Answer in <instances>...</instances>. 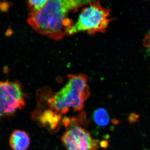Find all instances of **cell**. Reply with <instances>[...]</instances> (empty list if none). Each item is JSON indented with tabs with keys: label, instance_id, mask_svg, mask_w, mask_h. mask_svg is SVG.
<instances>
[{
	"label": "cell",
	"instance_id": "cell-1",
	"mask_svg": "<svg viewBox=\"0 0 150 150\" xmlns=\"http://www.w3.org/2000/svg\"><path fill=\"white\" fill-rule=\"evenodd\" d=\"M95 0H48L42 8L30 13L27 22L36 32L51 39L59 40L68 35L73 25L68 18L81 7Z\"/></svg>",
	"mask_w": 150,
	"mask_h": 150
},
{
	"label": "cell",
	"instance_id": "cell-2",
	"mask_svg": "<svg viewBox=\"0 0 150 150\" xmlns=\"http://www.w3.org/2000/svg\"><path fill=\"white\" fill-rule=\"evenodd\" d=\"M68 82L58 92L43 88L37 94L38 100L47 103L51 109L59 114H66L70 109L80 111L84 103L90 96L86 75H69Z\"/></svg>",
	"mask_w": 150,
	"mask_h": 150
},
{
	"label": "cell",
	"instance_id": "cell-3",
	"mask_svg": "<svg viewBox=\"0 0 150 150\" xmlns=\"http://www.w3.org/2000/svg\"><path fill=\"white\" fill-rule=\"evenodd\" d=\"M89 6L82 11L76 22L73 25L68 33V35L87 32L90 35L96 33L106 31L110 21V10L101 6L99 1L89 3Z\"/></svg>",
	"mask_w": 150,
	"mask_h": 150
},
{
	"label": "cell",
	"instance_id": "cell-4",
	"mask_svg": "<svg viewBox=\"0 0 150 150\" xmlns=\"http://www.w3.org/2000/svg\"><path fill=\"white\" fill-rule=\"evenodd\" d=\"M25 105L24 91L20 83L0 81V119L13 115Z\"/></svg>",
	"mask_w": 150,
	"mask_h": 150
},
{
	"label": "cell",
	"instance_id": "cell-5",
	"mask_svg": "<svg viewBox=\"0 0 150 150\" xmlns=\"http://www.w3.org/2000/svg\"><path fill=\"white\" fill-rule=\"evenodd\" d=\"M67 131L62 136V143L67 150H97L100 145L98 140L93 139L85 129L74 124L70 118L63 121Z\"/></svg>",
	"mask_w": 150,
	"mask_h": 150
},
{
	"label": "cell",
	"instance_id": "cell-6",
	"mask_svg": "<svg viewBox=\"0 0 150 150\" xmlns=\"http://www.w3.org/2000/svg\"><path fill=\"white\" fill-rule=\"evenodd\" d=\"M30 143L29 136L25 131L16 130L11 134L9 144L13 150H27Z\"/></svg>",
	"mask_w": 150,
	"mask_h": 150
},
{
	"label": "cell",
	"instance_id": "cell-7",
	"mask_svg": "<svg viewBox=\"0 0 150 150\" xmlns=\"http://www.w3.org/2000/svg\"><path fill=\"white\" fill-rule=\"evenodd\" d=\"M37 117L41 125L51 130H54L59 126L62 118V115L51 109L44 110Z\"/></svg>",
	"mask_w": 150,
	"mask_h": 150
},
{
	"label": "cell",
	"instance_id": "cell-8",
	"mask_svg": "<svg viewBox=\"0 0 150 150\" xmlns=\"http://www.w3.org/2000/svg\"><path fill=\"white\" fill-rule=\"evenodd\" d=\"M93 120L97 125L100 127H105L110 123V117L104 108H98L94 112Z\"/></svg>",
	"mask_w": 150,
	"mask_h": 150
},
{
	"label": "cell",
	"instance_id": "cell-9",
	"mask_svg": "<svg viewBox=\"0 0 150 150\" xmlns=\"http://www.w3.org/2000/svg\"><path fill=\"white\" fill-rule=\"evenodd\" d=\"M28 9L30 13L36 12L46 4L48 0H26Z\"/></svg>",
	"mask_w": 150,
	"mask_h": 150
},
{
	"label": "cell",
	"instance_id": "cell-10",
	"mask_svg": "<svg viewBox=\"0 0 150 150\" xmlns=\"http://www.w3.org/2000/svg\"><path fill=\"white\" fill-rule=\"evenodd\" d=\"M143 43L144 46L148 49L150 53V31L145 37Z\"/></svg>",
	"mask_w": 150,
	"mask_h": 150
},
{
	"label": "cell",
	"instance_id": "cell-11",
	"mask_svg": "<svg viewBox=\"0 0 150 150\" xmlns=\"http://www.w3.org/2000/svg\"><path fill=\"white\" fill-rule=\"evenodd\" d=\"M9 7L8 4L6 2H2L0 3V10L3 11H6Z\"/></svg>",
	"mask_w": 150,
	"mask_h": 150
}]
</instances>
